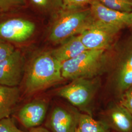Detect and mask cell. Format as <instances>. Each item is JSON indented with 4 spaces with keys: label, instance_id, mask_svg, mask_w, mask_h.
I'll list each match as a JSON object with an SVG mask.
<instances>
[{
    "label": "cell",
    "instance_id": "cell-5",
    "mask_svg": "<svg viewBox=\"0 0 132 132\" xmlns=\"http://www.w3.org/2000/svg\"><path fill=\"white\" fill-rule=\"evenodd\" d=\"M98 80L94 78H79L60 88L57 92L71 104L80 108L88 106L98 88Z\"/></svg>",
    "mask_w": 132,
    "mask_h": 132
},
{
    "label": "cell",
    "instance_id": "cell-20",
    "mask_svg": "<svg viewBox=\"0 0 132 132\" xmlns=\"http://www.w3.org/2000/svg\"><path fill=\"white\" fill-rule=\"evenodd\" d=\"M118 102L132 114V85L121 95Z\"/></svg>",
    "mask_w": 132,
    "mask_h": 132
},
{
    "label": "cell",
    "instance_id": "cell-16",
    "mask_svg": "<svg viewBox=\"0 0 132 132\" xmlns=\"http://www.w3.org/2000/svg\"><path fill=\"white\" fill-rule=\"evenodd\" d=\"M38 10L56 15L65 9L63 0H29Z\"/></svg>",
    "mask_w": 132,
    "mask_h": 132
},
{
    "label": "cell",
    "instance_id": "cell-2",
    "mask_svg": "<svg viewBox=\"0 0 132 132\" xmlns=\"http://www.w3.org/2000/svg\"><path fill=\"white\" fill-rule=\"evenodd\" d=\"M65 9L56 15L48 39L53 43H63L75 35L82 33L94 21L90 8Z\"/></svg>",
    "mask_w": 132,
    "mask_h": 132
},
{
    "label": "cell",
    "instance_id": "cell-26",
    "mask_svg": "<svg viewBox=\"0 0 132 132\" xmlns=\"http://www.w3.org/2000/svg\"></svg>",
    "mask_w": 132,
    "mask_h": 132
},
{
    "label": "cell",
    "instance_id": "cell-12",
    "mask_svg": "<svg viewBox=\"0 0 132 132\" xmlns=\"http://www.w3.org/2000/svg\"><path fill=\"white\" fill-rule=\"evenodd\" d=\"M86 50H87L78 35L68 39L62 43L59 47L51 52L53 57L62 64L77 56Z\"/></svg>",
    "mask_w": 132,
    "mask_h": 132
},
{
    "label": "cell",
    "instance_id": "cell-24",
    "mask_svg": "<svg viewBox=\"0 0 132 132\" xmlns=\"http://www.w3.org/2000/svg\"><path fill=\"white\" fill-rule=\"evenodd\" d=\"M76 132H80L78 128H77V130H76Z\"/></svg>",
    "mask_w": 132,
    "mask_h": 132
},
{
    "label": "cell",
    "instance_id": "cell-18",
    "mask_svg": "<svg viewBox=\"0 0 132 132\" xmlns=\"http://www.w3.org/2000/svg\"><path fill=\"white\" fill-rule=\"evenodd\" d=\"M0 132H25L17 127L14 120L10 117L0 120Z\"/></svg>",
    "mask_w": 132,
    "mask_h": 132
},
{
    "label": "cell",
    "instance_id": "cell-6",
    "mask_svg": "<svg viewBox=\"0 0 132 132\" xmlns=\"http://www.w3.org/2000/svg\"><path fill=\"white\" fill-rule=\"evenodd\" d=\"M121 29L95 20L79 35L87 50H106L113 42Z\"/></svg>",
    "mask_w": 132,
    "mask_h": 132
},
{
    "label": "cell",
    "instance_id": "cell-22",
    "mask_svg": "<svg viewBox=\"0 0 132 132\" xmlns=\"http://www.w3.org/2000/svg\"><path fill=\"white\" fill-rule=\"evenodd\" d=\"M93 0H63L65 9L77 8L82 6L88 3H90Z\"/></svg>",
    "mask_w": 132,
    "mask_h": 132
},
{
    "label": "cell",
    "instance_id": "cell-11",
    "mask_svg": "<svg viewBox=\"0 0 132 132\" xmlns=\"http://www.w3.org/2000/svg\"><path fill=\"white\" fill-rule=\"evenodd\" d=\"M80 114L61 107L53 109L47 126L52 132H76Z\"/></svg>",
    "mask_w": 132,
    "mask_h": 132
},
{
    "label": "cell",
    "instance_id": "cell-3",
    "mask_svg": "<svg viewBox=\"0 0 132 132\" xmlns=\"http://www.w3.org/2000/svg\"><path fill=\"white\" fill-rule=\"evenodd\" d=\"M105 51L86 50L75 58L62 63L61 70L63 78L73 80L95 77L104 68Z\"/></svg>",
    "mask_w": 132,
    "mask_h": 132
},
{
    "label": "cell",
    "instance_id": "cell-14",
    "mask_svg": "<svg viewBox=\"0 0 132 132\" xmlns=\"http://www.w3.org/2000/svg\"><path fill=\"white\" fill-rule=\"evenodd\" d=\"M18 87L0 85V120L9 118L20 95Z\"/></svg>",
    "mask_w": 132,
    "mask_h": 132
},
{
    "label": "cell",
    "instance_id": "cell-23",
    "mask_svg": "<svg viewBox=\"0 0 132 132\" xmlns=\"http://www.w3.org/2000/svg\"><path fill=\"white\" fill-rule=\"evenodd\" d=\"M26 132H50L45 128L38 126L37 127L29 129Z\"/></svg>",
    "mask_w": 132,
    "mask_h": 132
},
{
    "label": "cell",
    "instance_id": "cell-21",
    "mask_svg": "<svg viewBox=\"0 0 132 132\" xmlns=\"http://www.w3.org/2000/svg\"><path fill=\"white\" fill-rule=\"evenodd\" d=\"M15 51L12 45L0 41V62L10 56Z\"/></svg>",
    "mask_w": 132,
    "mask_h": 132
},
{
    "label": "cell",
    "instance_id": "cell-17",
    "mask_svg": "<svg viewBox=\"0 0 132 132\" xmlns=\"http://www.w3.org/2000/svg\"><path fill=\"white\" fill-rule=\"evenodd\" d=\"M104 6L112 10L123 12H132V5L123 3L119 0H97Z\"/></svg>",
    "mask_w": 132,
    "mask_h": 132
},
{
    "label": "cell",
    "instance_id": "cell-4",
    "mask_svg": "<svg viewBox=\"0 0 132 132\" xmlns=\"http://www.w3.org/2000/svg\"><path fill=\"white\" fill-rule=\"evenodd\" d=\"M114 90L119 99L132 85V34L120 45L113 70Z\"/></svg>",
    "mask_w": 132,
    "mask_h": 132
},
{
    "label": "cell",
    "instance_id": "cell-1",
    "mask_svg": "<svg viewBox=\"0 0 132 132\" xmlns=\"http://www.w3.org/2000/svg\"><path fill=\"white\" fill-rule=\"evenodd\" d=\"M61 65L51 51L42 52L35 57L25 71L24 86L26 94L31 95L65 80L62 76Z\"/></svg>",
    "mask_w": 132,
    "mask_h": 132
},
{
    "label": "cell",
    "instance_id": "cell-8",
    "mask_svg": "<svg viewBox=\"0 0 132 132\" xmlns=\"http://www.w3.org/2000/svg\"><path fill=\"white\" fill-rule=\"evenodd\" d=\"M35 28V24L28 20L10 19L0 23V37L10 42H23L32 35Z\"/></svg>",
    "mask_w": 132,
    "mask_h": 132
},
{
    "label": "cell",
    "instance_id": "cell-10",
    "mask_svg": "<svg viewBox=\"0 0 132 132\" xmlns=\"http://www.w3.org/2000/svg\"><path fill=\"white\" fill-rule=\"evenodd\" d=\"M47 102L34 99L23 106L17 114L19 122L28 130L39 126L43 122L47 112Z\"/></svg>",
    "mask_w": 132,
    "mask_h": 132
},
{
    "label": "cell",
    "instance_id": "cell-19",
    "mask_svg": "<svg viewBox=\"0 0 132 132\" xmlns=\"http://www.w3.org/2000/svg\"><path fill=\"white\" fill-rule=\"evenodd\" d=\"M26 0H0V10L7 11L12 9L26 5Z\"/></svg>",
    "mask_w": 132,
    "mask_h": 132
},
{
    "label": "cell",
    "instance_id": "cell-9",
    "mask_svg": "<svg viewBox=\"0 0 132 132\" xmlns=\"http://www.w3.org/2000/svg\"><path fill=\"white\" fill-rule=\"evenodd\" d=\"M90 4V10L95 20L121 29L132 27V12H123L110 9L97 0H93Z\"/></svg>",
    "mask_w": 132,
    "mask_h": 132
},
{
    "label": "cell",
    "instance_id": "cell-25",
    "mask_svg": "<svg viewBox=\"0 0 132 132\" xmlns=\"http://www.w3.org/2000/svg\"><path fill=\"white\" fill-rule=\"evenodd\" d=\"M0 11H1V10H0Z\"/></svg>",
    "mask_w": 132,
    "mask_h": 132
},
{
    "label": "cell",
    "instance_id": "cell-7",
    "mask_svg": "<svg viewBox=\"0 0 132 132\" xmlns=\"http://www.w3.org/2000/svg\"><path fill=\"white\" fill-rule=\"evenodd\" d=\"M24 63L23 55L18 50L1 62L0 85L18 87L24 76Z\"/></svg>",
    "mask_w": 132,
    "mask_h": 132
},
{
    "label": "cell",
    "instance_id": "cell-15",
    "mask_svg": "<svg viewBox=\"0 0 132 132\" xmlns=\"http://www.w3.org/2000/svg\"><path fill=\"white\" fill-rule=\"evenodd\" d=\"M78 128L80 132H109L105 124L87 114H80Z\"/></svg>",
    "mask_w": 132,
    "mask_h": 132
},
{
    "label": "cell",
    "instance_id": "cell-13",
    "mask_svg": "<svg viewBox=\"0 0 132 132\" xmlns=\"http://www.w3.org/2000/svg\"><path fill=\"white\" fill-rule=\"evenodd\" d=\"M108 120L116 132H132V114L118 102L109 111Z\"/></svg>",
    "mask_w": 132,
    "mask_h": 132
}]
</instances>
